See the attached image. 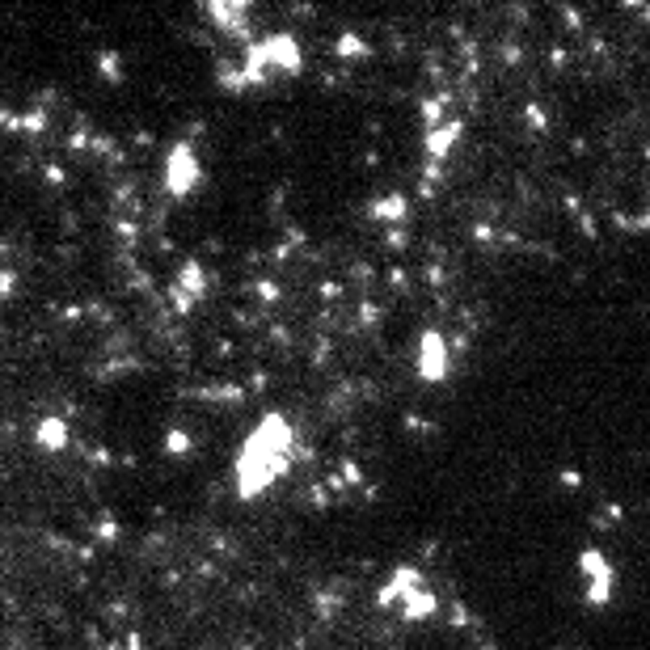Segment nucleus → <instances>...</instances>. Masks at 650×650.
I'll return each instance as SVG.
<instances>
[{
    "label": "nucleus",
    "mask_w": 650,
    "mask_h": 650,
    "mask_svg": "<svg viewBox=\"0 0 650 650\" xmlns=\"http://www.w3.org/2000/svg\"><path fill=\"white\" fill-rule=\"evenodd\" d=\"M287 452H292V435L283 427V418H266L262 431L250 439L245 460H241V477H245V494L262 490L275 473L287 469Z\"/></svg>",
    "instance_id": "1"
},
{
    "label": "nucleus",
    "mask_w": 650,
    "mask_h": 650,
    "mask_svg": "<svg viewBox=\"0 0 650 650\" xmlns=\"http://www.w3.org/2000/svg\"><path fill=\"white\" fill-rule=\"evenodd\" d=\"M418 372L427 380H443L448 376V355H443V338L435 329L423 334V359H418Z\"/></svg>",
    "instance_id": "2"
},
{
    "label": "nucleus",
    "mask_w": 650,
    "mask_h": 650,
    "mask_svg": "<svg viewBox=\"0 0 650 650\" xmlns=\"http://www.w3.org/2000/svg\"><path fill=\"white\" fill-rule=\"evenodd\" d=\"M190 178H199V165H194V152L182 144L174 152V174H169V186H174V190H190Z\"/></svg>",
    "instance_id": "3"
},
{
    "label": "nucleus",
    "mask_w": 650,
    "mask_h": 650,
    "mask_svg": "<svg viewBox=\"0 0 650 650\" xmlns=\"http://www.w3.org/2000/svg\"><path fill=\"white\" fill-rule=\"evenodd\" d=\"M435 612V596L431 591H409V604H405V617L418 621V617H431Z\"/></svg>",
    "instance_id": "4"
},
{
    "label": "nucleus",
    "mask_w": 650,
    "mask_h": 650,
    "mask_svg": "<svg viewBox=\"0 0 650 650\" xmlns=\"http://www.w3.org/2000/svg\"><path fill=\"white\" fill-rule=\"evenodd\" d=\"M182 296H186V300H190V296H194V300L203 296V266H199V262H186V266H182Z\"/></svg>",
    "instance_id": "5"
},
{
    "label": "nucleus",
    "mask_w": 650,
    "mask_h": 650,
    "mask_svg": "<svg viewBox=\"0 0 650 650\" xmlns=\"http://www.w3.org/2000/svg\"><path fill=\"white\" fill-rule=\"evenodd\" d=\"M372 212L380 216V220H405V199H401V194H389V199L376 203Z\"/></svg>",
    "instance_id": "6"
},
{
    "label": "nucleus",
    "mask_w": 650,
    "mask_h": 650,
    "mask_svg": "<svg viewBox=\"0 0 650 650\" xmlns=\"http://www.w3.org/2000/svg\"><path fill=\"white\" fill-rule=\"evenodd\" d=\"M39 439L47 443V448H63V439H68V427H63L59 418H47V423H43V431H39Z\"/></svg>",
    "instance_id": "7"
},
{
    "label": "nucleus",
    "mask_w": 650,
    "mask_h": 650,
    "mask_svg": "<svg viewBox=\"0 0 650 650\" xmlns=\"http://www.w3.org/2000/svg\"><path fill=\"white\" fill-rule=\"evenodd\" d=\"M460 135V123H452L448 131H435V135H427V148H431V156H443V148H448L452 140Z\"/></svg>",
    "instance_id": "8"
},
{
    "label": "nucleus",
    "mask_w": 650,
    "mask_h": 650,
    "mask_svg": "<svg viewBox=\"0 0 650 650\" xmlns=\"http://www.w3.org/2000/svg\"><path fill=\"white\" fill-rule=\"evenodd\" d=\"M608 596H612V570H604V574H596V578H591L587 600H591V604H608Z\"/></svg>",
    "instance_id": "9"
},
{
    "label": "nucleus",
    "mask_w": 650,
    "mask_h": 650,
    "mask_svg": "<svg viewBox=\"0 0 650 650\" xmlns=\"http://www.w3.org/2000/svg\"><path fill=\"white\" fill-rule=\"evenodd\" d=\"M338 51L347 55V59H355V55H367V43L355 39V34H342V39H338Z\"/></svg>",
    "instance_id": "10"
},
{
    "label": "nucleus",
    "mask_w": 650,
    "mask_h": 650,
    "mask_svg": "<svg viewBox=\"0 0 650 650\" xmlns=\"http://www.w3.org/2000/svg\"><path fill=\"white\" fill-rule=\"evenodd\" d=\"M165 443H169V452H186V448H190V435H182V431H169V439H165Z\"/></svg>",
    "instance_id": "11"
},
{
    "label": "nucleus",
    "mask_w": 650,
    "mask_h": 650,
    "mask_svg": "<svg viewBox=\"0 0 650 650\" xmlns=\"http://www.w3.org/2000/svg\"><path fill=\"white\" fill-rule=\"evenodd\" d=\"M439 114H443V106H439V101H427V106H423V119H427V127H435V123H439Z\"/></svg>",
    "instance_id": "12"
},
{
    "label": "nucleus",
    "mask_w": 650,
    "mask_h": 650,
    "mask_svg": "<svg viewBox=\"0 0 650 650\" xmlns=\"http://www.w3.org/2000/svg\"><path fill=\"white\" fill-rule=\"evenodd\" d=\"M101 72H106V77H114V81H119V63H114V55H101Z\"/></svg>",
    "instance_id": "13"
},
{
    "label": "nucleus",
    "mask_w": 650,
    "mask_h": 650,
    "mask_svg": "<svg viewBox=\"0 0 650 650\" xmlns=\"http://www.w3.org/2000/svg\"><path fill=\"white\" fill-rule=\"evenodd\" d=\"M528 123H532V127H545V114H540L536 106H528Z\"/></svg>",
    "instance_id": "14"
},
{
    "label": "nucleus",
    "mask_w": 650,
    "mask_h": 650,
    "mask_svg": "<svg viewBox=\"0 0 650 650\" xmlns=\"http://www.w3.org/2000/svg\"><path fill=\"white\" fill-rule=\"evenodd\" d=\"M258 292H262L266 300H275V296H279V287H275V283H258Z\"/></svg>",
    "instance_id": "15"
},
{
    "label": "nucleus",
    "mask_w": 650,
    "mask_h": 650,
    "mask_svg": "<svg viewBox=\"0 0 650 650\" xmlns=\"http://www.w3.org/2000/svg\"><path fill=\"white\" fill-rule=\"evenodd\" d=\"M9 287H13V275H0V296H9Z\"/></svg>",
    "instance_id": "16"
}]
</instances>
